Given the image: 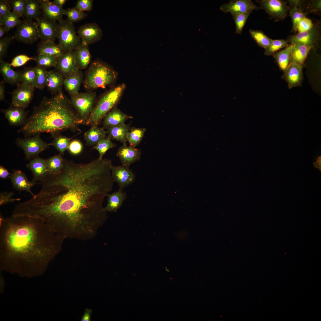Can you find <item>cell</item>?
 <instances>
[{
    "instance_id": "1",
    "label": "cell",
    "mask_w": 321,
    "mask_h": 321,
    "mask_svg": "<svg viewBox=\"0 0 321 321\" xmlns=\"http://www.w3.org/2000/svg\"><path fill=\"white\" fill-rule=\"evenodd\" d=\"M111 160L83 164L64 159L59 172L41 181L38 193L18 204V214L42 220L65 239H93L107 218L103 203L114 185Z\"/></svg>"
},
{
    "instance_id": "2",
    "label": "cell",
    "mask_w": 321,
    "mask_h": 321,
    "mask_svg": "<svg viewBox=\"0 0 321 321\" xmlns=\"http://www.w3.org/2000/svg\"><path fill=\"white\" fill-rule=\"evenodd\" d=\"M65 240L40 218L0 214V269L23 276L41 275Z\"/></svg>"
},
{
    "instance_id": "3",
    "label": "cell",
    "mask_w": 321,
    "mask_h": 321,
    "mask_svg": "<svg viewBox=\"0 0 321 321\" xmlns=\"http://www.w3.org/2000/svg\"><path fill=\"white\" fill-rule=\"evenodd\" d=\"M81 124L83 121L62 91L51 97H44L18 131L27 136L67 130L75 132L81 131L79 126Z\"/></svg>"
},
{
    "instance_id": "4",
    "label": "cell",
    "mask_w": 321,
    "mask_h": 321,
    "mask_svg": "<svg viewBox=\"0 0 321 321\" xmlns=\"http://www.w3.org/2000/svg\"><path fill=\"white\" fill-rule=\"evenodd\" d=\"M118 73L108 64L96 59L90 64L83 80L84 88L89 91L111 86L116 82Z\"/></svg>"
},
{
    "instance_id": "5",
    "label": "cell",
    "mask_w": 321,
    "mask_h": 321,
    "mask_svg": "<svg viewBox=\"0 0 321 321\" xmlns=\"http://www.w3.org/2000/svg\"><path fill=\"white\" fill-rule=\"evenodd\" d=\"M126 88V85L122 83L111 87L102 94L97 101L93 110L85 125L98 126L105 116L116 106Z\"/></svg>"
},
{
    "instance_id": "6",
    "label": "cell",
    "mask_w": 321,
    "mask_h": 321,
    "mask_svg": "<svg viewBox=\"0 0 321 321\" xmlns=\"http://www.w3.org/2000/svg\"><path fill=\"white\" fill-rule=\"evenodd\" d=\"M57 38L58 44L65 52L74 51L81 43L80 38L76 33L73 23L67 19H63L58 22Z\"/></svg>"
},
{
    "instance_id": "7",
    "label": "cell",
    "mask_w": 321,
    "mask_h": 321,
    "mask_svg": "<svg viewBox=\"0 0 321 321\" xmlns=\"http://www.w3.org/2000/svg\"><path fill=\"white\" fill-rule=\"evenodd\" d=\"M95 92L78 93L71 95L70 103L85 125L97 102Z\"/></svg>"
},
{
    "instance_id": "8",
    "label": "cell",
    "mask_w": 321,
    "mask_h": 321,
    "mask_svg": "<svg viewBox=\"0 0 321 321\" xmlns=\"http://www.w3.org/2000/svg\"><path fill=\"white\" fill-rule=\"evenodd\" d=\"M14 39L27 44H32L40 38V33L37 22L32 20H22L17 26Z\"/></svg>"
},
{
    "instance_id": "9",
    "label": "cell",
    "mask_w": 321,
    "mask_h": 321,
    "mask_svg": "<svg viewBox=\"0 0 321 321\" xmlns=\"http://www.w3.org/2000/svg\"><path fill=\"white\" fill-rule=\"evenodd\" d=\"M39 135L23 139L18 138L16 139V144L23 150L27 159L37 156L39 154L49 147L50 144L44 141Z\"/></svg>"
},
{
    "instance_id": "10",
    "label": "cell",
    "mask_w": 321,
    "mask_h": 321,
    "mask_svg": "<svg viewBox=\"0 0 321 321\" xmlns=\"http://www.w3.org/2000/svg\"><path fill=\"white\" fill-rule=\"evenodd\" d=\"M320 40V27L318 24H315L309 30L298 32L289 37L287 41L292 45L301 43L311 47V49L315 50L318 47Z\"/></svg>"
},
{
    "instance_id": "11",
    "label": "cell",
    "mask_w": 321,
    "mask_h": 321,
    "mask_svg": "<svg viewBox=\"0 0 321 321\" xmlns=\"http://www.w3.org/2000/svg\"><path fill=\"white\" fill-rule=\"evenodd\" d=\"M11 93L12 104L24 108L27 107L33 98L35 87L20 83Z\"/></svg>"
},
{
    "instance_id": "12",
    "label": "cell",
    "mask_w": 321,
    "mask_h": 321,
    "mask_svg": "<svg viewBox=\"0 0 321 321\" xmlns=\"http://www.w3.org/2000/svg\"><path fill=\"white\" fill-rule=\"evenodd\" d=\"M111 171L114 182L117 183L120 190H122L135 180V175L129 167L122 165L116 166L112 165Z\"/></svg>"
},
{
    "instance_id": "13",
    "label": "cell",
    "mask_w": 321,
    "mask_h": 321,
    "mask_svg": "<svg viewBox=\"0 0 321 321\" xmlns=\"http://www.w3.org/2000/svg\"><path fill=\"white\" fill-rule=\"evenodd\" d=\"M260 3L261 8L264 10L270 17L276 20L284 18L289 7L286 3L280 0H262Z\"/></svg>"
},
{
    "instance_id": "14",
    "label": "cell",
    "mask_w": 321,
    "mask_h": 321,
    "mask_svg": "<svg viewBox=\"0 0 321 321\" xmlns=\"http://www.w3.org/2000/svg\"><path fill=\"white\" fill-rule=\"evenodd\" d=\"M78 33L81 43L88 45L100 40L103 35L101 29L95 23L81 26L78 29Z\"/></svg>"
},
{
    "instance_id": "15",
    "label": "cell",
    "mask_w": 321,
    "mask_h": 321,
    "mask_svg": "<svg viewBox=\"0 0 321 321\" xmlns=\"http://www.w3.org/2000/svg\"><path fill=\"white\" fill-rule=\"evenodd\" d=\"M64 78L77 72L79 70L75 62L74 51L65 52L57 59L55 67Z\"/></svg>"
},
{
    "instance_id": "16",
    "label": "cell",
    "mask_w": 321,
    "mask_h": 321,
    "mask_svg": "<svg viewBox=\"0 0 321 321\" xmlns=\"http://www.w3.org/2000/svg\"><path fill=\"white\" fill-rule=\"evenodd\" d=\"M303 65L290 62L281 78L288 84L289 89L301 86L303 81Z\"/></svg>"
},
{
    "instance_id": "17",
    "label": "cell",
    "mask_w": 321,
    "mask_h": 321,
    "mask_svg": "<svg viewBox=\"0 0 321 321\" xmlns=\"http://www.w3.org/2000/svg\"><path fill=\"white\" fill-rule=\"evenodd\" d=\"M258 9L251 0H237L224 3L220 10L225 13L230 12L233 17L238 14L251 12Z\"/></svg>"
},
{
    "instance_id": "18",
    "label": "cell",
    "mask_w": 321,
    "mask_h": 321,
    "mask_svg": "<svg viewBox=\"0 0 321 321\" xmlns=\"http://www.w3.org/2000/svg\"><path fill=\"white\" fill-rule=\"evenodd\" d=\"M41 16L50 21L56 22L63 20L65 10L48 0H39Z\"/></svg>"
},
{
    "instance_id": "19",
    "label": "cell",
    "mask_w": 321,
    "mask_h": 321,
    "mask_svg": "<svg viewBox=\"0 0 321 321\" xmlns=\"http://www.w3.org/2000/svg\"><path fill=\"white\" fill-rule=\"evenodd\" d=\"M141 153L140 149L125 144L118 149L116 155L122 165L129 167L132 164L140 160Z\"/></svg>"
},
{
    "instance_id": "20",
    "label": "cell",
    "mask_w": 321,
    "mask_h": 321,
    "mask_svg": "<svg viewBox=\"0 0 321 321\" xmlns=\"http://www.w3.org/2000/svg\"><path fill=\"white\" fill-rule=\"evenodd\" d=\"M40 33L41 42L51 40L54 41L57 38L58 23L41 17L36 20Z\"/></svg>"
},
{
    "instance_id": "21",
    "label": "cell",
    "mask_w": 321,
    "mask_h": 321,
    "mask_svg": "<svg viewBox=\"0 0 321 321\" xmlns=\"http://www.w3.org/2000/svg\"><path fill=\"white\" fill-rule=\"evenodd\" d=\"M26 166L32 173L33 178L31 181L34 185L37 181H42L48 174L46 160L38 156L32 158Z\"/></svg>"
},
{
    "instance_id": "22",
    "label": "cell",
    "mask_w": 321,
    "mask_h": 321,
    "mask_svg": "<svg viewBox=\"0 0 321 321\" xmlns=\"http://www.w3.org/2000/svg\"><path fill=\"white\" fill-rule=\"evenodd\" d=\"M1 111L12 126L23 125L27 119L25 108L12 104L7 109L1 110Z\"/></svg>"
},
{
    "instance_id": "23",
    "label": "cell",
    "mask_w": 321,
    "mask_h": 321,
    "mask_svg": "<svg viewBox=\"0 0 321 321\" xmlns=\"http://www.w3.org/2000/svg\"><path fill=\"white\" fill-rule=\"evenodd\" d=\"M133 117L121 111L116 106L109 112L104 117L102 122L103 127L119 126L125 124L126 121Z\"/></svg>"
},
{
    "instance_id": "24",
    "label": "cell",
    "mask_w": 321,
    "mask_h": 321,
    "mask_svg": "<svg viewBox=\"0 0 321 321\" xmlns=\"http://www.w3.org/2000/svg\"><path fill=\"white\" fill-rule=\"evenodd\" d=\"M10 178L14 189L20 192L26 191L30 193L33 196H34L31 190L34 185L28 179L24 173L18 169L14 170Z\"/></svg>"
},
{
    "instance_id": "25",
    "label": "cell",
    "mask_w": 321,
    "mask_h": 321,
    "mask_svg": "<svg viewBox=\"0 0 321 321\" xmlns=\"http://www.w3.org/2000/svg\"><path fill=\"white\" fill-rule=\"evenodd\" d=\"M75 63L80 70L86 69L91 61V56L89 45L81 43L74 51Z\"/></svg>"
},
{
    "instance_id": "26",
    "label": "cell",
    "mask_w": 321,
    "mask_h": 321,
    "mask_svg": "<svg viewBox=\"0 0 321 321\" xmlns=\"http://www.w3.org/2000/svg\"><path fill=\"white\" fill-rule=\"evenodd\" d=\"M107 203L103 208L106 212H116L122 206L126 200L127 195L126 191L122 192L120 189L111 194H107Z\"/></svg>"
},
{
    "instance_id": "27",
    "label": "cell",
    "mask_w": 321,
    "mask_h": 321,
    "mask_svg": "<svg viewBox=\"0 0 321 321\" xmlns=\"http://www.w3.org/2000/svg\"><path fill=\"white\" fill-rule=\"evenodd\" d=\"M84 74L81 70L64 78L63 85L70 95L79 92L81 84L84 80Z\"/></svg>"
},
{
    "instance_id": "28",
    "label": "cell",
    "mask_w": 321,
    "mask_h": 321,
    "mask_svg": "<svg viewBox=\"0 0 321 321\" xmlns=\"http://www.w3.org/2000/svg\"><path fill=\"white\" fill-rule=\"evenodd\" d=\"M9 63L4 61H0V71L3 81L11 85H17L20 83V71L14 70Z\"/></svg>"
},
{
    "instance_id": "29",
    "label": "cell",
    "mask_w": 321,
    "mask_h": 321,
    "mask_svg": "<svg viewBox=\"0 0 321 321\" xmlns=\"http://www.w3.org/2000/svg\"><path fill=\"white\" fill-rule=\"evenodd\" d=\"M64 80V77L57 71H47L46 86L52 94L55 95L62 91Z\"/></svg>"
},
{
    "instance_id": "30",
    "label": "cell",
    "mask_w": 321,
    "mask_h": 321,
    "mask_svg": "<svg viewBox=\"0 0 321 321\" xmlns=\"http://www.w3.org/2000/svg\"><path fill=\"white\" fill-rule=\"evenodd\" d=\"M105 128L98 126L92 125L84 135L86 144L87 146H94L107 136Z\"/></svg>"
},
{
    "instance_id": "31",
    "label": "cell",
    "mask_w": 321,
    "mask_h": 321,
    "mask_svg": "<svg viewBox=\"0 0 321 321\" xmlns=\"http://www.w3.org/2000/svg\"><path fill=\"white\" fill-rule=\"evenodd\" d=\"M37 52L38 54L47 55L58 58L65 52L58 44L49 40L41 42L38 46Z\"/></svg>"
},
{
    "instance_id": "32",
    "label": "cell",
    "mask_w": 321,
    "mask_h": 321,
    "mask_svg": "<svg viewBox=\"0 0 321 321\" xmlns=\"http://www.w3.org/2000/svg\"><path fill=\"white\" fill-rule=\"evenodd\" d=\"M130 124L125 123L118 126L108 127L105 128L108 136L111 139L119 141L123 144H126L127 136L130 129Z\"/></svg>"
},
{
    "instance_id": "33",
    "label": "cell",
    "mask_w": 321,
    "mask_h": 321,
    "mask_svg": "<svg viewBox=\"0 0 321 321\" xmlns=\"http://www.w3.org/2000/svg\"><path fill=\"white\" fill-rule=\"evenodd\" d=\"M311 49V47L301 43L294 45L291 54L290 62L303 65L304 62Z\"/></svg>"
},
{
    "instance_id": "34",
    "label": "cell",
    "mask_w": 321,
    "mask_h": 321,
    "mask_svg": "<svg viewBox=\"0 0 321 321\" xmlns=\"http://www.w3.org/2000/svg\"><path fill=\"white\" fill-rule=\"evenodd\" d=\"M293 47L294 45L291 44L273 56L279 69L283 73L290 63L291 54Z\"/></svg>"
},
{
    "instance_id": "35",
    "label": "cell",
    "mask_w": 321,
    "mask_h": 321,
    "mask_svg": "<svg viewBox=\"0 0 321 321\" xmlns=\"http://www.w3.org/2000/svg\"><path fill=\"white\" fill-rule=\"evenodd\" d=\"M41 17L39 0H26L23 16L24 19L36 21Z\"/></svg>"
},
{
    "instance_id": "36",
    "label": "cell",
    "mask_w": 321,
    "mask_h": 321,
    "mask_svg": "<svg viewBox=\"0 0 321 321\" xmlns=\"http://www.w3.org/2000/svg\"><path fill=\"white\" fill-rule=\"evenodd\" d=\"M51 135L53 139L52 142L49 143L50 145L54 146L61 155H63L65 151L68 150L71 139L75 136L69 138L61 135L59 133L52 134Z\"/></svg>"
},
{
    "instance_id": "37",
    "label": "cell",
    "mask_w": 321,
    "mask_h": 321,
    "mask_svg": "<svg viewBox=\"0 0 321 321\" xmlns=\"http://www.w3.org/2000/svg\"><path fill=\"white\" fill-rule=\"evenodd\" d=\"M64 160L60 154L55 155L46 160V164L48 174H54L59 172L64 166Z\"/></svg>"
},
{
    "instance_id": "38",
    "label": "cell",
    "mask_w": 321,
    "mask_h": 321,
    "mask_svg": "<svg viewBox=\"0 0 321 321\" xmlns=\"http://www.w3.org/2000/svg\"><path fill=\"white\" fill-rule=\"evenodd\" d=\"M146 131L144 128H138L132 127L127 136V141L130 146L135 147L138 145L141 141Z\"/></svg>"
},
{
    "instance_id": "39",
    "label": "cell",
    "mask_w": 321,
    "mask_h": 321,
    "mask_svg": "<svg viewBox=\"0 0 321 321\" xmlns=\"http://www.w3.org/2000/svg\"><path fill=\"white\" fill-rule=\"evenodd\" d=\"M249 32L257 44L265 49L268 47L272 43V39L270 38L261 30L250 29Z\"/></svg>"
},
{
    "instance_id": "40",
    "label": "cell",
    "mask_w": 321,
    "mask_h": 321,
    "mask_svg": "<svg viewBox=\"0 0 321 321\" xmlns=\"http://www.w3.org/2000/svg\"><path fill=\"white\" fill-rule=\"evenodd\" d=\"M36 73L35 67H25L20 71V83L31 85L34 87Z\"/></svg>"
},
{
    "instance_id": "41",
    "label": "cell",
    "mask_w": 321,
    "mask_h": 321,
    "mask_svg": "<svg viewBox=\"0 0 321 321\" xmlns=\"http://www.w3.org/2000/svg\"><path fill=\"white\" fill-rule=\"evenodd\" d=\"M37 65L46 69L50 67H55L57 58L44 54H38L34 57Z\"/></svg>"
},
{
    "instance_id": "42",
    "label": "cell",
    "mask_w": 321,
    "mask_h": 321,
    "mask_svg": "<svg viewBox=\"0 0 321 321\" xmlns=\"http://www.w3.org/2000/svg\"><path fill=\"white\" fill-rule=\"evenodd\" d=\"M116 146V144L113 143L110 138L107 136L96 145L93 146L92 149L98 151L99 155L98 158L101 159L107 151Z\"/></svg>"
},
{
    "instance_id": "43",
    "label": "cell",
    "mask_w": 321,
    "mask_h": 321,
    "mask_svg": "<svg viewBox=\"0 0 321 321\" xmlns=\"http://www.w3.org/2000/svg\"><path fill=\"white\" fill-rule=\"evenodd\" d=\"M21 17L18 14L10 11L4 16L0 26H3L9 31L15 27H17L21 21Z\"/></svg>"
},
{
    "instance_id": "44",
    "label": "cell",
    "mask_w": 321,
    "mask_h": 321,
    "mask_svg": "<svg viewBox=\"0 0 321 321\" xmlns=\"http://www.w3.org/2000/svg\"><path fill=\"white\" fill-rule=\"evenodd\" d=\"M307 14L303 12L302 10L298 8L296 6L291 7L290 11V16L292 20V32H295L300 20L306 17Z\"/></svg>"
},
{
    "instance_id": "45",
    "label": "cell",
    "mask_w": 321,
    "mask_h": 321,
    "mask_svg": "<svg viewBox=\"0 0 321 321\" xmlns=\"http://www.w3.org/2000/svg\"><path fill=\"white\" fill-rule=\"evenodd\" d=\"M288 43L287 40H272L270 45L265 49L264 54L273 56L278 50L287 47L289 45Z\"/></svg>"
},
{
    "instance_id": "46",
    "label": "cell",
    "mask_w": 321,
    "mask_h": 321,
    "mask_svg": "<svg viewBox=\"0 0 321 321\" xmlns=\"http://www.w3.org/2000/svg\"><path fill=\"white\" fill-rule=\"evenodd\" d=\"M64 15L67 17V19L72 23L83 20L87 16L86 14L84 12L79 10L75 7L68 8L65 10Z\"/></svg>"
},
{
    "instance_id": "47",
    "label": "cell",
    "mask_w": 321,
    "mask_h": 321,
    "mask_svg": "<svg viewBox=\"0 0 321 321\" xmlns=\"http://www.w3.org/2000/svg\"><path fill=\"white\" fill-rule=\"evenodd\" d=\"M36 73L34 87L43 90L46 86V78L47 71L37 65L35 67Z\"/></svg>"
},
{
    "instance_id": "48",
    "label": "cell",
    "mask_w": 321,
    "mask_h": 321,
    "mask_svg": "<svg viewBox=\"0 0 321 321\" xmlns=\"http://www.w3.org/2000/svg\"><path fill=\"white\" fill-rule=\"evenodd\" d=\"M252 12H248L245 13L238 14L233 16L235 25V33L241 34L247 19Z\"/></svg>"
},
{
    "instance_id": "49",
    "label": "cell",
    "mask_w": 321,
    "mask_h": 321,
    "mask_svg": "<svg viewBox=\"0 0 321 321\" xmlns=\"http://www.w3.org/2000/svg\"><path fill=\"white\" fill-rule=\"evenodd\" d=\"M26 0H10V4L13 12L23 17Z\"/></svg>"
},
{
    "instance_id": "50",
    "label": "cell",
    "mask_w": 321,
    "mask_h": 321,
    "mask_svg": "<svg viewBox=\"0 0 321 321\" xmlns=\"http://www.w3.org/2000/svg\"><path fill=\"white\" fill-rule=\"evenodd\" d=\"M14 39L13 37H6L0 40V61L3 60L8 48Z\"/></svg>"
},
{
    "instance_id": "51",
    "label": "cell",
    "mask_w": 321,
    "mask_h": 321,
    "mask_svg": "<svg viewBox=\"0 0 321 321\" xmlns=\"http://www.w3.org/2000/svg\"><path fill=\"white\" fill-rule=\"evenodd\" d=\"M30 60H34V57H29L25 55L21 54L15 57L10 64L13 67H21Z\"/></svg>"
},
{
    "instance_id": "52",
    "label": "cell",
    "mask_w": 321,
    "mask_h": 321,
    "mask_svg": "<svg viewBox=\"0 0 321 321\" xmlns=\"http://www.w3.org/2000/svg\"><path fill=\"white\" fill-rule=\"evenodd\" d=\"M83 149V145L79 140L75 139L71 141L68 149L69 152L73 155L80 154Z\"/></svg>"
},
{
    "instance_id": "53",
    "label": "cell",
    "mask_w": 321,
    "mask_h": 321,
    "mask_svg": "<svg viewBox=\"0 0 321 321\" xmlns=\"http://www.w3.org/2000/svg\"><path fill=\"white\" fill-rule=\"evenodd\" d=\"M93 0H78L74 7L76 9L84 12L91 10L93 6Z\"/></svg>"
},
{
    "instance_id": "54",
    "label": "cell",
    "mask_w": 321,
    "mask_h": 321,
    "mask_svg": "<svg viewBox=\"0 0 321 321\" xmlns=\"http://www.w3.org/2000/svg\"><path fill=\"white\" fill-rule=\"evenodd\" d=\"M314 24L312 21L306 17L302 19L298 26L296 31L298 32H301L308 31L313 26Z\"/></svg>"
},
{
    "instance_id": "55",
    "label": "cell",
    "mask_w": 321,
    "mask_h": 321,
    "mask_svg": "<svg viewBox=\"0 0 321 321\" xmlns=\"http://www.w3.org/2000/svg\"><path fill=\"white\" fill-rule=\"evenodd\" d=\"M13 194V191L10 192L4 191L1 192L0 193V206H2L8 203L20 200L19 198H12Z\"/></svg>"
},
{
    "instance_id": "56",
    "label": "cell",
    "mask_w": 321,
    "mask_h": 321,
    "mask_svg": "<svg viewBox=\"0 0 321 321\" xmlns=\"http://www.w3.org/2000/svg\"><path fill=\"white\" fill-rule=\"evenodd\" d=\"M11 8L9 0L0 1V25L1 24L5 15L11 11Z\"/></svg>"
},
{
    "instance_id": "57",
    "label": "cell",
    "mask_w": 321,
    "mask_h": 321,
    "mask_svg": "<svg viewBox=\"0 0 321 321\" xmlns=\"http://www.w3.org/2000/svg\"><path fill=\"white\" fill-rule=\"evenodd\" d=\"M309 5V12H316L321 10V0H311Z\"/></svg>"
},
{
    "instance_id": "58",
    "label": "cell",
    "mask_w": 321,
    "mask_h": 321,
    "mask_svg": "<svg viewBox=\"0 0 321 321\" xmlns=\"http://www.w3.org/2000/svg\"><path fill=\"white\" fill-rule=\"evenodd\" d=\"M288 1L291 7L296 6L298 8L303 11L302 8L305 4V1H304L291 0Z\"/></svg>"
},
{
    "instance_id": "59",
    "label": "cell",
    "mask_w": 321,
    "mask_h": 321,
    "mask_svg": "<svg viewBox=\"0 0 321 321\" xmlns=\"http://www.w3.org/2000/svg\"><path fill=\"white\" fill-rule=\"evenodd\" d=\"M11 174L3 166H0V177L3 179H6L10 178Z\"/></svg>"
},
{
    "instance_id": "60",
    "label": "cell",
    "mask_w": 321,
    "mask_h": 321,
    "mask_svg": "<svg viewBox=\"0 0 321 321\" xmlns=\"http://www.w3.org/2000/svg\"><path fill=\"white\" fill-rule=\"evenodd\" d=\"M92 312V311L91 309H86L82 317L81 321H90Z\"/></svg>"
},
{
    "instance_id": "61",
    "label": "cell",
    "mask_w": 321,
    "mask_h": 321,
    "mask_svg": "<svg viewBox=\"0 0 321 321\" xmlns=\"http://www.w3.org/2000/svg\"><path fill=\"white\" fill-rule=\"evenodd\" d=\"M4 81H1L0 83V100L2 101L4 100L5 86L4 85Z\"/></svg>"
},
{
    "instance_id": "62",
    "label": "cell",
    "mask_w": 321,
    "mask_h": 321,
    "mask_svg": "<svg viewBox=\"0 0 321 321\" xmlns=\"http://www.w3.org/2000/svg\"><path fill=\"white\" fill-rule=\"evenodd\" d=\"M67 1V0H54L52 2L58 7H63V5Z\"/></svg>"
},
{
    "instance_id": "63",
    "label": "cell",
    "mask_w": 321,
    "mask_h": 321,
    "mask_svg": "<svg viewBox=\"0 0 321 321\" xmlns=\"http://www.w3.org/2000/svg\"><path fill=\"white\" fill-rule=\"evenodd\" d=\"M9 30L5 27L0 26V39L3 38L5 34Z\"/></svg>"
},
{
    "instance_id": "64",
    "label": "cell",
    "mask_w": 321,
    "mask_h": 321,
    "mask_svg": "<svg viewBox=\"0 0 321 321\" xmlns=\"http://www.w3.org/2000/svg\"><path fill=\"white\" fill-rule=\"evenodd\" d=\"M315 166L318 167L321 171V156L318 157L316 162L314 164Z\"/></svg>"
}]
</instances>
